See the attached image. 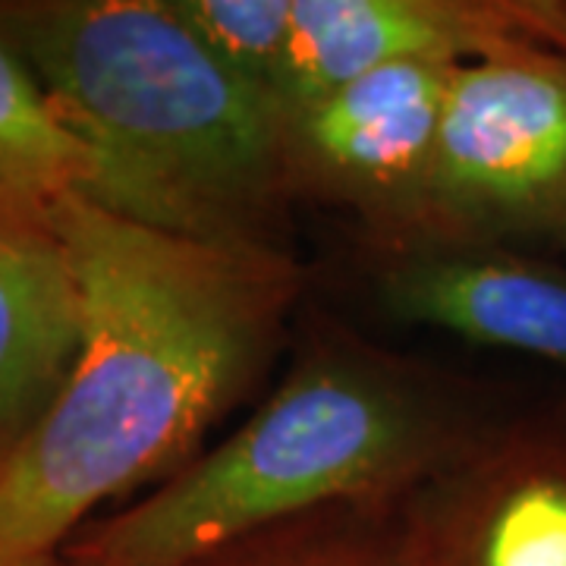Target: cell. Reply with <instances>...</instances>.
<instances>
[{
    "instance_id": "cell-1",
    "label": "cell",
    "mask_w": 566,
    "mask_h": 566,
    "mask_svg": "<svg viewBox=\"0 0 566 566\" xmlns=\"http://www.w3.org/2000/svg\"><path fill=\"white\" fill-rule=\"evenodd\" d=\"M80 300L61 397L0 469V551L57 557L123 491L167 482L259 385L305 274L281 245L205 243L73 199L57 221Z\"/></svg>"
},
{
    "instance_id": "cell-2",
    "label": "cell",
    "mask_w": 566,
    "mask_h": 566,
    "mask_svg": "<svg viewBox=\"0 0 566 566\" xmlns=\"http://www.w3.org/2000/svg\"><path fill=\"white\" fill-rule=\"evenodd\" d=\"M497 419L457 375L308 324L274 394L227 441L120 513L82 526L61 557L80 566H186L305 513H394Z\"/></svg>"
},
{
    "instance_id": "cell-3",
    "label": "cell",
    "mask_w": 566,
    "mask_h": 566,
    "mask_svg": "<svg viewBox=\"0 0 566 566\" xmlns=\"http://www.w3.org/2000/svg\"><path fill=\"white\" fill-rule=\"evenodd\" d=\"M0 44L85 148V202L205 243L281 245V107L167 0H0Z\"/></svg>"
},
{
    "instance_id": "cell-4",
    "label": "cell",
    "mask_w": 566,
    "mask_h": 566,
    "mask_svg": "<svg viewBox=\"0 0 566 566\" xmlns=\"http://www.w3.org/2000/svg\"><path fill=\"white\" fill-rule=\"evenodd\" d=\"M564 227L566 54L523 44L460 63L422 218L403 243L545 249Z\"/></svg>"
},
{
    "instance_id": "cell-5",
    "label": "cell",
    "mask_w": 566,
    "mask_h": 566,
    "mask_svg": "<svg viewBox=\"0 0 566 566\" xmlns=\"http://www.w3.org/2000/svg\"><path fill=\"white\" fill-rule=\"evenodd\" d=\"M460 63L378 66L318 98L283 107L290 196L349 211L365 245L403 243L422 218L450 76Z\"/></svg>"
},
{
    "instance_id": "cell-6",
    "label": "cell",
    "mask_w": 566,
    "mask_h": 566,
    "mask_svg": "<svg viewBox=\"0 0 566 566\" xmlns=\"http://www.w3.org/2000/svg\"><path fill=\"white\" fill-rule=\"evenodd\" d=\"M400 566H566V394L497 419L390 516Z\"/></svg>"
},
{
    "instance_id": "cell-7",
    "label": "cell",
    "mask_w": 566,
    "mask_h": 566,
    "mask_svg": "<svg viewBox=\"0 0 566 566\" xmlns=\"http://www.w3.org/2000/svg\"><path fill=\"white\" fill-rule=\"evenodd\" d=\"M371 296L394 322L554 365L566 378V259L526 245H365Z\"/></svg>"
},
{
    "instance_id": "cell-8",
    "label": "cell",
    "mask_w": 566,
    "mask_h": 566,
    "mask_svg": "<svg viewBox=\"0 0 566 566\" xmlns=\"http://www.w3.org/2000/svg\"><path fill=\"white\" fill-rule=\"evenodd\" d=\"M528 39L520 0H293V41L277 107L403 61L469 63Z\"/></svg>"
},
{
    "instance_id": "cell-9",
    "label": "cell",
    "mask_w": 566,
    "mask_h": 566,
    "mask_svg": "<svg viewBox=\"0 0 566 566\" xmlns=\"http://www.w3.org/2000/svg\"><path fill=\"white\" fill-rule=\"evenodd\" d=\"M80 300L57 240L0 230V469L61 397Z\"/></svg>"
},
{
    "instance_id": "cell-10",
    "label": "cell",
    "mask_w": 566,
    "mask_h": 566,
    "mask_svg": "<svg viewBox=\"0 0 566 566\" xmlns=\"http://www.w3.org/2000/svg\"><path fill=\"white\" fill-rule=\"evenodd\" d=\"M88 186V155L22 61L0 44V230L57 240L66 202Z\"/></svg>"
},
{
    "instance_id": "cell-11",
    "label": "cell",
    "mask_w": 566,
    "mask_h": 566,
    "mask_svg": "<svg viewBox=\"0 0 566 566\" xmlns=\"http://www.w3.org/2000/svg\"><path fill=\"white\" fill-rule=\"evenodd\" d=\"M390 516L331 506L249 532L186 566H400Z\"/></svg>"
},
{
    "instance_id": "cell-12",
    "label": "cell",
    "mask_w": 566,
    "mask_h": 566,
    "mask_svg": "<svg viewBox=\"0 0 566 566\" xmlns=\"http://www.w3.org/2000/svg\"><path fill=\"white\" fill-rule=\"evenodd\" d=\"M205 48L264 95H277L293 41V0H167ZM277 104V102H274Z\"/></svg>"
},
{
    "instance_id": "cell-13",
    "label": "cell",
    "mask_w": 566,
    "mask_h": 566,
    "mask_svg": "<svg viewBox=\"0 0 566 566\" xmlns=\"http://www.w3.org/2000/svg\"><path fill=\"white\" fill-rule=\"evenodd\" d=\"M528 39L566 54V0H520Z\"/></svg>"
},
{
    "instance_id": "cell-14",
    "label": "cell",
    "mask_w": 566,
    "mask_h": 566,
    "mask_svg": "<svg viewBox=\"0 0 566 566\" xmlns=\"http://www.w3.org/2000/svg\"><path fill=\"white\" fill-rule=\"evenodd\" d=\"M61 554L57 557H13L7 551H0V566H57Z\"/></svg>"
},
{
    "instance_id": "cell-15",
    "label": "cell",
    "mask_w": 566,
    "mask_h": 566,
    "mask_svg": "<svg viewBox=\"0 0 566 566\" xmlns=\"http://www.w3.org/2000/svg\"><path fill=\"white\" fill-rule=\"evenodd\" d=\"M538 252H551V255H564L566 259V227L545 245V249H538Z\"/></svg>"
},
{
    "instance_id": "cell-16",
    "label": "cell",
    "mask_w": 566,
    "mask_h": 566,
    "mask_svg": "<svg viewBox=\"0 0 566 566\" xmlns=\"http://www.w3.org/2000/svg\"><path fill=\"white\" fill-rule=\"evenodd\" d=\"M57 566H80V564H70V560H63L61 557V560H57Z\"/></svg>"
}]
</instances>
